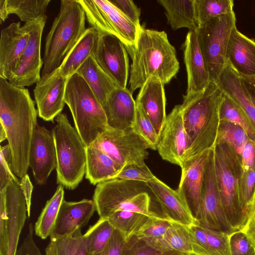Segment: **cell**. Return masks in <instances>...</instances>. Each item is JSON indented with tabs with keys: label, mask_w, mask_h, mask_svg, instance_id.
<instances>
[{
	"label": "cell",
	"mask_w": 255,
	"mask_h": 255,
	"mask_svg": "<svg viewBox=\"0 0 255 255\" xmlns=\"http://www.w3.org/2000/svg\"><path fill=\"white\" fill-rule=\"evenodd\" d=\"M124 166L99 149L86 147V178L94 185L115 179Z\"/></svg>",
	"instance_id": "cell-30"
},
{
	"label": "cell",
	"mask_w": 255,
	"mask_h": 255,
	"mask_svg": "<svg viewBox=\"0 0 255 255\" xmlns=\"http://www.w3.org/2000/svg\"><path fill=\"white\" fill-rule=\"evenodd\" d=\"M100 34L97 48L93 56L116 87L126 88L129 75V60L126 46L114 35Z\"/></svg>",
	"instance_id": "cell-15"
},
{
	"label": "cell",
	"mask_w": 255,
	"mask_h": 255,
	"mask_svg": "<svg viewBox=\"0 0 255 255\" xmlns=\"http://www.w3.org/2000/svg\"><path fill=\"white\" fill-rule=\"evenodd\" d=\"M226 60L241 76H255V40L248 37L235 27L230 35Z\"/></svg>",
	"instance_id": "cell-25"
},
{
	"label": "cell",
	"mask_w": 255,
	"mask_h": 255,
	"mask_svg": "<svg viewBox=\"0 0 255 255\" xmlns=\"http://www.w3.org/2000/svg\"><path fill=\"white\" fill-rule=\"evenodd\" d=\"M76 255H88L83 244V241L79 248Z\"/></svg>",
	"instance_id": "cell-56"
},
{
	"label": "cell",
	"mask_w": 255,
	"mask_h": 255,
	"mask_svg": "<svg viewBox=\"0 0 255 255\" xmlns=\"http://www.w3.org/2000/svg\"><path fill=\"white\" fill-rule=\"evenodd\" d=\"M217 84L243 110L255 128V105L252 101L242 77L227 63Z\"/></svg>",
	"instance_id": "cell-28"
},
{
	"label": "cell",
	"mask_w": 255,
	"mask_h": 255,
	"mask_svg": "<svg viewBox=\"0 0 255 255\" xmlns=\"http://www.w3.org/2000/svg\"><path fill=\"white\" fill-rule=\"evenodd\" d=\"M129 89L116 87L109 95L103 108L108 126L124 129L132 128L135 116L136 103Z\"/></svg>",
	"instance_id": "cell-26"
},
{
	"label": "cell",
	"mask_w": 255,
	"mask_h": 255,
	"mask_svg": "<svg viewBox=\"0 0 255 255\" xmlns=\"http://www.w3.org/2000/svg\"><path fill=\"white\" fill-rule=\"evenodd\" d=\"M55 120L52 132L57 154V182L74 190L85 174L87 146L66 114L61 113Z\"/></svg>",
	"instance_id": "cell-7"
},
{
	"label": "cell",
	"mask_w": 255,
	"mask_h": 255,
	"mask_svg": "<svg viewBox=\"0 0 255 255\" xmlns=\"http://www.w3.org/2000/svg\"><path fill=\"white\" fill-rule=\"evenodd\" d=\"M220 116V121L229 122L241 127L255 144V128L241 108L225 94L221 103Z\"/></svg>",
	"instance_id": "cell-38"
},
{
	"label": "cell",
	"mask_w": 255,
	"mask_h": 255,
	"mask_svg": "<svg viewBox=\"0 0 255 255\" xmlns=\"http://www.w3.org/2000/svg\"><path fill=\"white\" fill-rule=\"evenodd\" d=\"M86 19L92 27L100 33L118 37L126 49L135 45L139 27L133 23L110 0H78Z\"/></svg>",
	"instance_id": "cell-10"
},
{
	"label": "cell",
	"mask_w": 255,
	"mask_h": 255,
	"mask_svg": "<svg viewBox=\"0 0 255 255\" xmlns=\"http://www.w3.org/2000/svg\"><path fill=\"white\" fill-rule=\"evenodd\" d=\"M242 77V76H241ZM243 84L255 105V76L242 77Z\"/></svg>",
	"instance_id": "cell-55"
},
{
	"label": "cell",
	"mask_w": 255,
	"mask_h": 255,
	"mask_svg": "<svg viewBox=\"0 0 255 255\" xmlns=\"http://www.w3.org/2000/svg\"><path fill=\"white\" fill-rule=\"evenodd\" d=\"M233 7V0H195L198 28L213 18L234 11Z\"/></svg>",
	"instance_id": "cell-39"
},
{
	"label": "cell",
	"mask_w": 255,
	"mask_h": 255,
	"mask_svg": "<svg viewBox=\"0 0 255 255\" xmlns=\"http://www.w3.org/2000/svg\"><path fill=\"white\" fill-rule=\"evenodd\" d=\"M29 33L13 22L1 31L0 39V77L8 80L14 74L29 39Z\"/></svg>",
	"instance_id": "cell-20"
},
{
	"label": "cell",
	"mask_w": 255,
	"mask_h": 255,
	"mask_svg": "<svg viewBox=\"0 0 255 255\" xmlns=\"http://www.w3.org/2000/svg\"><path fill=\"white\" fill-rule=\"evenodd\" d=\"M68 78L64 77L59 68L41 76L34 89V97L38 116L47 122H53L61 113L64 105Z\"/></svg>",
	"instance_id": "cell-16"
},
{
	"label": "cell",
	"mask_w": 255,
	"mask_h": 255,
	"mask_svg": "<svg viewBox=\"0 0 255 255\" xmlns=\"http://www.w3.org/2000/svg\"><path fill=\"white\" fill-rule=\"evenodd\" d=\"M111 2L120 9L128 19L137 26L139 24L140 9L131 0H112Z\"/></svg>",
	"instance_id": "cell-50"
},
{
	"label": "cell",
	"mask_w": 255,
	"mask_h": 255,
	"mask_svg": "<svg viewBox=\"0 0 255 255\" xmlns=\"http://www.w3.org/2000/svg\"><path fill=\"white\" fill-rule=\"evenodd\" d=\"M0 192L6 188L11 181H18L12 167V157L9 146H0Z\"/></svg>",
	"instance_id": "cell-45"
},
{
	"label": "cell",
	"mask_w": 255,
	"mask_h": 255,
	"mask_svg": "<svg viewBox=\"0 0 255 255\" xmlns=\"http://www.w3.org/2000/svg\"><path fill=\"white\" fill-rule=\"evenodd\" d=\"M64 200V186L59 184L53 196L46 202L35 223L34 230L37 236L42 239L50 237Z\"/></svg>",
	"instance_id": "cell-35"
},
{
	"label": "cell",
	"mask_w": 255,
	"mask_h": 255,
	"mask_svg": "<svg viewBox=\"0 0 255 255\" xmlns=\"http://www.w3.org/2000/svg\"><path fill=\"white\" fill-rule=\"evenodd\" d=\"M37 110L29 90L0 77V123L9 146L13 173L20 179L27 174Z\"/></svg>",
	"instance_id": "cell-1"
},
{
	"label": "cell",
	"mask_w": 255,
	"mask_h": 255,
	"mask_svg": "<svg viewBox=\"0 0 255 255\" xmlns=\"http://www.w3.org/2000/svg\"><path fill=\"white\" fill-rule=\"evenodd\" d=\"M188 229L192 255H231L229 234L206 228L198 223Z\"/></svg>",
	"instance_id": "cell-27"
},
{
	"label": "cell",
	"mask_w": 255,
	"mask_h": 255,
	"mask_svg": "<svg viewBox=\"0 0 255 255\" xmlns=\"http://www.w3.org/2000/svg\"><path fill=\"white\" fill-rule=\"evenodd\" d=\"M96 211L93 200L62 202L50 239L75 234L86 226Z\"/></svg>",
	"instance_id": "cell-21"
},
{
	"label": "cell",
	"mask_w": 255,
	"mask_h": 255,
	"mask_svg": "<svg viewBox=\"0 0 255 255\" xmlns=\"http://www.w3.org/2000/svg\"><path fill=\"white\" fill-rule=\"evenodd\" d=\"M155 177L146 164H130L125 165L115 179L148 183Z\"/></svg>",
	"instance_id": "cell-46"
},
{
	"label": "cell",
	"mask_w": 255,
	"mask_h": 255,
	"mask_svg": "<svg viewBox=\"0 0 255 255\" xmlns=\"http://www.w3.org/2000/svg\"><path fill=\"white\" fill-rule=\"evenodd\" d=\"M76 73L85 80L104 107L108 97L117 87L98 64L94 56L87 59Z\"/></svg>",
	"instance_id": "cell-31"
},
{
	"label": "cell",
	"mask_w": 255,
	"mask_h": 255,
	"mask_svg": "<svg viewBox=\"0 0 255 255\" xmlns=\"http://www.w3.org/2000/svg\"><path fill=\"white\" fill-rule=\"evenodd\" d=\"M7 139V136L4 128L0 125V141L2 142L3 140Z\"/></svg>",
	"instance_id": "cell-57"
},
{
	"label": "cell",
	"mask_w": 255,
	"mask_h": 255,
	"mask_svg": "<svg viewBox=\"0 0 255 255\" xmlns=\"http://www.w3.org/2000/svg\"><path fill=\"white\" fill-rule=\"evenodd\" d=\"M29 166L35 181L39 185L46 183L57 166L56 146L52 132L38 124L31 143Z\"/></svg>",
	"instance_id": "cell-18"
},
{
	"label": "cell",
	"mask_w": 255,
	"mask_h": 255,
	"mask_svg": "<svg viewBox=\"0 0 255 255\" xmlns=\"http://www.w3.org/2000/svg\"><path fill=\"white\" fill-rule=\"evenodd\" d=\"M149 192L147 183L116 178L97 184L93 200L100 218H107L119 211L160 216L150 210Z\"/></svg>",
	"instance_id": "cell-5"
},
{
	"label": "cell",
	"mask_w": 255,
	"mask_h": 255,
	"mask_svg": "<svg viewBox=\"0 0 255 255\" xmlns=\"http://www.w3.org/2000/svg\"><path fill=\"white\" fill-rule=\"evenodd\" d=\"M224 95L217 83L210 81L203 91L184 96L180 106L188 144L184 163L216 145Z\"/></svg>",
	"instance_id": "cell-2"
},
{
	"label": "cell",
	"mask_w": 255,
	"mask_h": 255,
	"mask_svg": "<svg viewBox=\"0 0 255 255\" xmlns=\"http://www.w3.org/2000/svg\"><path fill=\"white\" fill-rule=\"evenodd\" d=\"M240 159L242 170H255V144L250 139L243 147Z\"/></svg>",
	"instance_id": "cell-53"
},
{
	"label": "cell",
	"mask_w": 255,
	"mask_h": 255,
	"mask_svg": "<svg viewBox=\"0 0 255 255\" xmlns=\"http://www.w3.org/2000/svg\"><path fill=\"white\" fill-rule=\"evenodd\" d=\"M84 240L81 230L64 237L50 239L45 255H76Z\"/></svg>",
	"instance_id": "cell-41"
},
{
	"label": "cell",
	"mask_w": 255,
	"mask_h": 255,
	"mask_svg": "<svg viewBox=\"0 0 255 255\" xmlns=\"http://www.w3.org/2000/svg\"><path fill=\"white\" fill-rule=\"evenodd\" d=\"M20 185L26 200L27 216L29 217L30 215L31 197L33 187L27 173L21 178Z\"/></svg>",
	"instance_id": "cell-54"
},
{
	"label": "cell",
	"mask_w": 255,
	"mask_h": 255,
	"mask_svg": "<svg viewBox=\"0 0 255 255\" xmlns=\"http://www.w3.org/2000/svg\"><path fill=\"white\" fill-rule=\"evenodd\" d=\"M47 19V16L42 14L22 26L29 33V37L15 72L8 80L11 84L25 88L36 84L41 78L40 72L43 65L41 58V42Z\"/></svg>",
	"instance_id": "cell-14"
},
{
	"label": "cell",
	"mask_w": 255,
	"mask_h": 255,
	"mask_svg": "<svg viewBox=\"0 0 255 255\" xmlns=\"http://www.w3.org/2000/svg\"><path fill=\"white\" fill-rule=\"evenodd\" d=\"M171 222L165 217H148L134 236L145 242L162 237Z\"/></svg>",
	"instance_id": "cell-43"
},
{
	"label": "cell",
	"mask_w": 255,
	"mask_h": 255,
	"mask_svg": "<svg viewBox=\"0 0 255 255\" xmlns=\"http://www.w3.org/2000/svg\"><path fill=\"white\" fill-rule=\"evenodd\" d=\"M33 229V225L30 223L26 236L17 249L15 255H43L34 242Z\"/></svg>",
	"instance_id": "cell-52"
},
{
	"label": "cell",
	"mask_w": 255,
	"mask_h": 255,
	"mask_svg": "<svg viewBox=\"0 0 255 255\" xmlns=\"http://www.w3.org/2000/svg\"><path fill=\"white\" fill-rule=\"evenodd\" d=\"M187 145L181 106L176 105L166 117L157 149L163 160L177 165L181 168Z\"/></svg>",
	"instance_id": "cell-17"
},
{
	"label": "cell",
	"mask_w": 255,
	"mask_h": 255,
	"mask_svg": "<svg viewBox=\"0 0 255 255\" xmlns=\"http://www.w3.org/2000/svg\"><path fill=\"white\" fill-rule=\"evenodd\" d=\"M250 140L246 131L240 126L227 121H220L216 143L228 145L239 157Z\"/></svg>",
	"instance_id": "cell-40"
},
{
	"label": "cell",
	"mask_w": 255,
	"mask_h": 255,
	"mask_svg": "<svg viewBox=\"0 0 255 255\" xmlns=\"http://www.w3.org/2000/svg\"><path fill=\"white\" fill-rule=\"evenodd\" d=\"M147 183L165 218L188 227L198 223L177 190H173L156 177Z\"/></svg>",
	"instance_id": "cell-23"
},
{
	"label": "cell",
	"mask_w": 255,
	"mask_h": 255,
	"mask_svg": "<svg viewBox=\"0 0 255 255\" xmlns=\"http://www.w3.org/2000/svg\"><path fill=\"white\" fill-rule=\"evenodd\" d=\"M164 8L167 22L173 30L198 28L195 16V0H158Z\"/></svg>",
	"instance_id": "cell-33"
},
{
	"label": "cell",
	"mask_w": 255,
	"mask_h": 255,
	"mask_svg": "<svg viewBox=\"0 0 255 255\" xmlns=\"http://www.w3.org/2000/svg\"><path fill=\"white\" fill-rule=\"evenodd\" d=\"M50 0H0V21L4 22L10 14H16L25 23L45 14Z\"/></svg>",
	"instance_id": "cell-34"
},
{
	"label": "cell",
	"mask_w": 255,
	"mask_h": 255,
	"mask_svg": "<svg viewBox=\"0 0 255 255\" xmlns=\"http://www.w3.org/2000/svg\"><path fill=\"white\" fill-rule=\"evenodd\" d=\"M234 11L212 19L198 28L200 48L210 81L216 83L227 65L226 52L233 29L236 27Z\"/></svg>",
	"instance_id": "cell-9"
},
{
	"label": "cell",
	"mask_w": 255,
	"mask_h": 255,
	"mask_svg": "<svg viewBox=\"0 0 255 255\" xmlns=\"http://www.w3.org/2000/svg\"><path fill=\"white\" fill-rule=\"evenodd\" d=\"M124 166L127 164H145L150 149L148 144L130 128L120 129L108 127L91 145Z\"/></svg>",
	"instance_id": "cell-11"
},
{
	"label": "cell",
	"mask_w": 255,
	"mask_h": 255,
	"mask_svg": "<svg viewBox=\"0 0 255 255\" xmlns=\"http://www.w3.org/2000/svg\"><path fill=\"white\" fill-rule=\"evenodd\" d=\"M255 187V170L242 169L240 178L239 194L241 207L244 215V212L252 198Z\"/></svg>",
	"instance_id": "cell-44"
},
{
	"label": "cell",
	"mask_w": 255,
	"mask_h": 255,
	"mask_svg": "<svg viewBox=\"0 0 255 255\" xmlns=\"http://www.w3.org/2000/svg\"><path fill=\"white\" fill-rule=\"evenodd\" d=\"M65 104L72 115L75 128L86 146L108 127L105 110L85 80L77 73L68 78Z\"/></svg>",
	"instance_id": "cell-6"
},
{
	"label": "cell",
	"mask_w": 255,
	"mask_h": 255,
	"mask_svg": "<svg viewBox=\"0 0 255 255\" xmlns=\"http://www.w3.org/2000/svg\"><path fill=\"white\" fill-rule=\"evenodd\" d=\"M85 11L78 0H62L45 38L41 76L58 68L62 61L84 33L86 29Z\"/></svg>",
	"instance_id": "cell-4"
},
{
	"label": "cell",
	"mask_w": 255,
	"mask_h": 255,
	"mask_svg": "<svg viewBox=\"0 0 255 255\" xmlns=\"http://www.w3.org/2000/svg\"><path fill=\"white\" fill-rule=\"evenodd\" d=\"M135 102L142 106L159 137L167 117L163 83L156 77L149 78L140 88Z\"/></svg>",
	"instance_id": "cell-24"
},
{
	"label": "cell",
	"mask_w": 255,
	"mask_h": 255,
	"mask_svg": "<svg viewBox=\"0 0 255 255\" xmlns=\"http://www.w3.org/2000/svg\"><path fill=\"white\" fill-rule=\"evenodd\" d=\"M213 151L215 173L224 209L233 229L239 230L245 222L239 194L240 159L225 143H216Z\"/></svg>",
	"instance_id": "cell-8"
},
{
	"label": "cell",
	"mask_w": 255,
	"mask_h": 255,
	"mask_svg": "<svg viewBox=\"0 0 255 255\" xmlns=\"http://www.w3.org/2000/svg\"><path fill=\"white\" fill-rule=\"evenodd\" d=\"M209 151L184 163L177 190L196 220L199 215L204 172Z\"/></svg>",
	"instance_id": "cell-19"
},
{
	"label": "cell",
	"mask_w": 255,
	"mask_h": 255,
	"mask_svg": "<svg viewBox=\"0 0 255 255\" xmlns=\"http://www.w3.org/2000/svg\"><path fill=\"white\" fill-rule=\"evenodd\" d=\"M108 218H100L83 235V244L88 255L97 253L106 246L115 231Z\"/></svg>",
	"instance_id": "cell-36"
},
{
	"label": "cell",
	"mask_w": 255,
	"mask_h": 255,
	"mask_svg": "<svg viewBox=\"0 0 255 255\" xmlns=\"http://www.w3.org/2000/svg\"><path fill=\"white\" fill-rule=\"evenodd\" d=\"M99 31L89 27L67 54L59 68L60 73L69 78L89 57L95 53L100 38Z\"/></svg>",
	"instance_id": "cell-29"
},
{
	"label": "cell",
	"mask_w": 255,
	"mask_h": 255,
	"mask_svg": "<svg viewBox=\"0 0 255 255\" xmlns=\"http://www.w3.org/2000/svg\"><path fill=\"white\" fill-rule=\"evenodd\" d=\"M245 222L239 230L248 237L255 248V198L251 200L245 212Z\"/></svg>",
	"instance_id": "cell-49"
},
{
	"label": "cell",
	"mask_w": 255,
	"mask_h": 255,
	"mask_svg": "<svg viewBox=\"0 0 255 255\" xmlns=\"http://www.w3.org/2000/svg\"><path fill=\"white\" fill-rule=\"evenodd\" d=\"M145 243L160 253L178 252L185 255L193 254L188 227L172 222L162 237Z\"/></svg>",
	"instance_id": "cell-32"
},
{
	"label": "cell",
	"mask_w": 255,
	"mask_h": 255,
	"mask_svg": "<svg viewBox=\"0 0 255 255\" xmlns=\"http://www.w3.org/2000/svg\"><path fill=\"white\" fill-rule=\"evenodd\" d=\"M6 206L0 207V255H15L27 216L20 181H11L5 188Z\"/></svg>",
	"instance_id": "cell-12"
},
{
	"label": "cell",
	"mask_w": 255,
	"mask_h": 255,
	"mask_svg": "<svg viewBox=\"0 0 255 255\" xmlns=\"http://www.w3.org/2000/svg\"><path fill=\"white\" fill-rule=\"evenodd\" d=\"M231 255H255V248L247 236L237 230L229 235Z\"/></svg>",
	"instance_id": "cell-47"
},
{
	"label": "cell",
	"mask_w": 255,
	"mask_h": 255,
	"mask_svg": "<svg viewBox=\"0 0 255 255\" xmlns=\"http://www.w3.org/2000/svg\"><path fill=\"white\" fill-rule=\"evenodd\" d=\"M148 217H150L138 212L119 211L107 218L114 229L123 235L127 242L134 235Z\"/></svg>",
	"instance_id": "cell-37"
},
{
	"label": "cell",
	"mask_w": 255,
	"mask_h": 255,
	"mask_svg": "<svg viewBox=\"0 0 255 255\" xmlns=\"http://www.w3.org/2000/svg\"><path fill=\"white\" fill-rule=\"evenodd\" d=\"M135 103V116L132 128L148 144L150 149L156 150L159 137L142 106Z\"/></svg>",
	"instance_id": "cell-42"
},
{
	"label": "cell",
	"mask_w": 255,
	"mask_h": 255,
	"mask_svg": "<svg viewBox=\"0 0 255 255\" xmlns=\"http://www.w3.org/2000/svg\"><path fill=\"white\" fill-rule=\"evenodd\" d=\"M126 243L123 235L115 229L105 248L101 252L91 255H122Z\"/></svg>",
	"instance_id": "cell-51"
},
{
	"label": "cell",
	"mask_w": 255,
	"mask_h": 255,
	"mask_svg": "<svg viewBox=\"0 0 255 255\" xmlns=\"http://www.w3.org/2000/svg\"><path fill=\"white\" fill-rule=\"evenodd\" d=\"M157 255H185V254L178 252H168L163 253H159Z\"/></svg>",
	"instance_id": "cell-58"
},
{
	"label": "cell",
	"mask_w": 255,
	"mask_h": 255,
	"mask_svg": "<svg viewBox=\"0 0 255 255\" xmlns=\"http://www.w3.org/2000/svg\"><path fill=\"white\" fill-rule=\"evenodd\" d=\"M182 49L187 74L186 95L200 92L210 79L199 44L198 28L189 31Z\"/></svg>",
	"instance_id": "cell-22"
},
{
	"label": "cell",
	"mask_w": 255,
	"mask_h": 255,
	"mask_svg": "<svg viewBox=\"0 0 255 255\" xmlns=\"http://www.w3.org/2000/svg\"><path fill=\"white\" fill-rule=\"evenodd\" d=\"M197 220L200 225L208 229L229 235L235 231L222 204L215 173L213 148L210 150L206 163Z\"/></svg>",
	"instance_id": "cell-13"
},
{
	"label": "cell",
	"mask_w": 255,
	"mask_h": 255,
	"mask_svg": "<svg viewBox=\"0 0 255 255\" xmlns=\"http://www.w3.org/2000/svg\"><path fill=\"white\" fill-rule=\"evenodd\" d=\"M159 253L133 236L126 242L122 255H157Z\"/></svg>",
	"instance_id": "cell-48"
},
{
	"label": "cell",
	"mask_w": 255,
	"mask_h": 255,
	"mask_svg": "<svg viewBox=\"0 0 255 255\" xmlns=\"http://www.w3.org/2000/svg\"><path fill=\"white\" fill-rule=\"evenodd\" d=\"M132 63L129 90L132 93L151 77L168 83L179 69L176 50L164 31L139 27L135 45L126 49Z\"/></svg>",
	"instance_id": "cell-3"
},
{
	"label": "cell",
	"mask_w": 255,
	"mask_h": 255,
	"mask_svg": "<svg viewBox=\"0 0 255 255\" xmlns=\"http://www.w3.org/2000/svg\"><path fill=\"white\" fill-rule=\"evenodd\" d=\"M254 198H255V189H254V193H253V196H252V199Z\"/></svg>",
	"instance_id": "cell-59"
}]
</instances>
